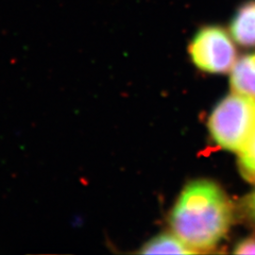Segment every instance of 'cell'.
<instances>
[{"instance_id":"ba28073f","label":"cell","mask_w":255,"mask_h":255,"mask_svg":"<svg viewBox=\"0 0 255 255\" xmlns=\"http://www.w3.org/2000/svg\"><path fill=\"white\" fill-rule=\"evenodd\" d=\"M241 210L247 220L255 226V190L243 199Z\"/></svg>"},{"instance_id":"8992f818","label":"cell","mask_w":255,"mask_h":255,"mask_svg":"<svg viewBox=\"0 0 255 255\" xmlns=\"http://www.w3.org/2000/svg\"><path fill=\"white\" fill-rule=\"evenodd\" d=\"M139 253L142 254H193L196 253L193 249L183 243L181 239L170 233L159 234L152 239H150L141 247Z\"/></svg>"},{"instance_id":"3957f363","label":"cell","mask_w":255,"mask_h":255,"mask_svg":"<svg viewBox=\"0 0 255 255\" xmlns=\"http://www.w3.org/2000/svg\"><path fill=\"white\" fill-rule=\"evenodd\" d=\"M188 50L195 65L206 73H228L236 62L232 38L219 26L201 28L191 39Z\"/></svg>"},{"instance_id":"52a82bcc","label":"cell","mask_w":255,"mask_h":255,"mask_svg":"<svg viewBox=\"0 0 255 255\" xmlns=\"http://www.w3.org/2000/svg\"><path fill=\"white\" fill-rule=\"evenodd\" d=\"M238 168L245 180L255 184V139L248 148L239 153Z\"/></svg>"},{"instance_id":"7a4b0ae2","label":"cell","mask_w":255,"mask_h":255,"mask_svg":"<svg viewBox=\"0 0 255 255\" xmlns=\"http://www.w3.org/2000/svg\"><path fill=\"white\" fill-rule=\"evenodd\" d=\"M209 130L221 148L243 152L255 139V100L236 93L227 96L211 114Z\"/></svg>"},{"instance_id":"277c9868","label":"cell","mask_w":255,"mask_h":255,"mask_svg":"<svg viewBox=\"0 0 255 255\" xmlns=\"http://www.w3.org/2000/svg\"><path fill=\"white\" fill-rule=\"evenodd\" d=\"M231 35L244 47H255V0L238 6L230 23Z\"/></svg>"},{"instance_id":"6da1fadb","label":"cell","mask_w":255,"mask_h":255,"mask_svg":"<svg viewBox=\"0 0 255 255\" xmlns=\"http://www.w3.org/2000/svg\"><path fill=\"white\" fill-rule=\"evenodd\" d=\"M234 207L215 182L198 180L183 189L170 213L173 234L196 253H210L225 238Z\"/></svg>"},{"instance_id":"5b68a950","label":"cell","mask_w":255,"mask_h":255,"mask_svg":"<svg viewBox=\"0 0 255 255\" xmlns=\"http://www.w3.org/2000/svg\"><path fill=\"white\" fill-rule=\"evenodd\" d=\"M231 70V87L234 93L255 100V53L238 59Z\"/></svg>"},{"instance_id":"9c48e42d","label":"cell","mask_w":255,"mask_h":255,"mask_svg":"<svg viewBox=\"0 0 255 255\" xmlns=\"http://www.w3.org/2000/svg\"><path fill=\"white\" fill-rule=\"evenodd\" d=\"M233 252L236 254H255V234L239 242Z\"/></svg>"}]
</instances>
